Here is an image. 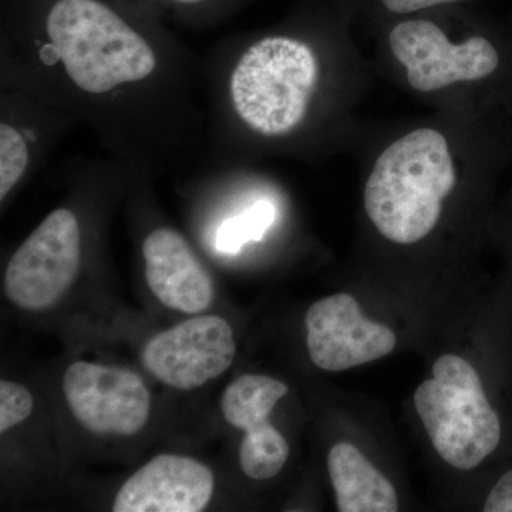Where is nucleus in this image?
Masks as SVG:
<instances>
[{
  "label": "nucleus",
  "mask_w": 512,
  "mask_h": 512,
  "mask_svg": "<svg viewBox=\"0 0 512 512\" xmlns=\"http://www.w3.org/2000/svg\"><path fill=\"white\" fill-rule=\"evenodd\" d=\"M456 184L447 138L434 128H417L377 158L365 187L367 217L387 241L416 244L437 227Z\"/></svg>",
  "instance_id": "obj_2"
},
{
  "label": "nucleus",
  "mask_w": 512,
  "mask_h": 512,
  "mask_svg": "<svg viewBox=\"0 0 512 512\" xmlns=\"http://www.w3.org/2000/svg\"><path fill=\"white\" fill-rule=\"evenodd\" d=\"M289 387L264 375H245L229 384L222 394L225 420L245 431L239 450V464L245 476L265 481L281 473L289 458V444L281 431L269 423L276 403Z\"/></svg>",
  "instance_id": "obj_10"
},
{
  "label": "nucleus",
  "mask_w": 512,
  "mask_h": 512,
  "mask_svg": "<svg viewBox=\"0 0 512 512\" xmlns=\"http://www.w3.org/2000/svg\"><path fill=\"white\" fill-rule=\"evenodd\" d=\"M214 493L211 470L192 458L161 454L121 487L114 512H200Z\"/></svg>",
  "instance_id": "obj_11"
},
{
  "label": "nucleus",
  "mask_w": 512,
  "mask_h": 512,
  "mask_svg": "<svg viewBox=\"0 0 512 512\" xmlns=\"http://www.w3.org/2000/svg\"><path fill=\"white\" fill-rule=\"evenodd\" d=\"M458 2H466V0H379L382 8L392 15H413V13Z\"/></svg>",
  "instance_id": "obj_18"
},
{
  "label": "nucleus",
  "mask_w": 512,
  "mask_h": 512,
  "mask_svg": "<svg viewBox=\"0 0 512 512\" xmlns=\"http://www.w3.org/2000/svg\"><path fill=\"white\" fill-rule=\"evenodd\" d=\"M414 407L434 450L456 470H474L500 447V413L464 357L440 356L433 377L417 387Z\"/></svg>",
  "instance_id": "obj_4"
},
{
  "label": "nucleus",
  "mask_w": 512,
  "mask_h": 512,
  "mask_svg": "<svg viewBox=\"0 0 512 512\" xmlns=\"http://www.w3.org/2000/svg\"><path fill=\"white\" fill-rule=\"evenodd\" d=\"M485 512H512V468L505 471L484 501Z\"/></svg>",
  "instance_id": "obj_17"
},
{
  "label": "nucleus",
  "mask_w": 512,
  "mask_h": 512,
  "mask_svg": "<svg viewBox=\"0 0 512 512\" xmlns=\"http://www.w3.org/2000/svg\"><path fill=\"white\" fill-rule=\"evenodd\" d=\"M306 346L313 365L343 372L375 362L393 352L396 335L370 320L350 293L340 292L313 303L305 316Z\"/></svg>",
  "instance_id": "obj_9"
},
{
  "label": "nucleus",
  "mask_w": 512,
  "mask_h": 512,
  "mask_svg": "<svg viewBox=\"0 0 512 512\" xmlns=\"http://www.w3.org/2000/svg\"><path fill=\"white\" fill-rule=\"evenodd\" d=\"M275 208L271 202L259 201L221 225L217 234V247L225 254H237L247 242L259 241L274 224Z\"/></svg>",
  "instance_id": "obj_14"
},
{
  "label": "nucleus",
  "mask_w": 512,
  "mask_h": 512,
  "mask_svg": "<svg viewBox=\"0 0 512 512\" xmlns=\"http://www.w3.org/2000/svg\"><path fill=\"white\" fill-rule=\"evenodd\" d=\"M319 82L311 46L289 36H269L248 47L229 79V97L238 119L264 137L296 130Z\"/></svg>",
  "instance_id": "obj_3"
},
{
  "label": "nucleus",
  "mask_w": 512,
  "mask_h": 512,
  "mask_svg": "<svg viewBox=\"0 0 512 512\" xmlns=\"http://www.w3.org/2000/svg\"><path fill=\"white\" fill-rule=\"evenodd\" d=\"M389 46L406 69L407 82L420 93L491 79L504 62L500 46L490 37L473 35L453 43L436 22L424 18L397 23L390 30Z\"/></svg>",
  "instance_id": "obj_5"
},
{
  "label": "nucleus",
  "mask_w": 512,
  "mask_h": 512,
  "mask_svg": "<svg viewBox=\"0 0 512 512\" xmlns=\"http://www.w3.org/2000/svg\"><path fill=\"white\" fill-rule=\"evenodd\" d=\"M82 261V235L72 211L59 208L47 215L10 259L5 291L25 311L55 305L73 285Z\"/></svg>",
  "instance_id": "obj_6"
},
{
  "label": "nucleus",
  "mask_w": 512,
  "mask_h": 512,
  "mask_svg": "<svg viewBox=\"0 0 512 512\" xmlns=\"http://www.w3.org/2000/svg\"><path fill=\"white\" fill-rule=\"evenodd\" d=\"M175 2H181V3H195V2H201V0H175Z\"/></svg>",
  "instance_id": "obj_19"
},
{
  "label": "nucleus",
  "mask_w": 512,
  "mask_h": 512,
  "mask_svg": "<svg viewBox=\"0 0 512 512\" xmlns=\"http://www.w3.org/2000/svg\"><path fill=\"white\" fill-rule=\"evenodd\" d=\"M33 397L22 384L0 382V431L5 433L29 419Z\"/></svg>",
  "instance_id": "obj_16"
},
{
  "label": "nucleus",
  "mask_w": 512,
  "mask_h": 512,
  "mask_svg": "<svg viewBox=\"0 0 512 512\" xmlns=\"http://www.w3.org/2000/svg\"><path fill=\"white\" fill-rule=\"evenodd\" d=\"M237 353L234 332L220 316H198L148 340L141 362L160 382L192 390L217 379Z\"/></svg>",
  "instance_id": "obj_8"
},
{
  "label": "nucleus",
  "mask_w": 512,
  "mask_h": 512,
  "mask_svg": "<svg viewBox=\"0 0 512 512\" xmlns=\"http://www.w3.org/2000/svg\"><path fill=\"white\" fill-rule=\"evenodd\" d=\"M143 256L147 284L158 301L184 313L210 308L214 299L211 276L183 235L173 229H156L144 239Z\"/></svg>",
  "instance_id": "obj_12"
},
{
  "label": "nucleus",
  "mask_w": 512,
  "mask_h": 512,
  "mask_svg": "<svg viewBox=\"0 0 512 512\" xmlns=\"http://www.w3.org/2000/svg\"><path fill=\"white\" fill-rule=\"evenodd\" d=\"M63 392L74 419L93 433L134 436L150 417V392L130 370L74 362L64 373Z\"/></svg>",
  "instance_id": "obj_7"
},
{
  "label": "nucleus",
  "mask_w": 512,
  "mask_h": 512,
  "mask_svg": "<svg viewBox=\"0 0 512 512\" xmlns=\"http://www.w3.org/2000/svg\"><path fill=\"white\" fill-rule=\"evenodd\" d=\"M328 471L339 512H394L399 500L394 485L353 444H335Z\"/></svg>",
  "instance_id": "obj_13"
},
{
  "label": "nucleus",
  "mask_w": 512,
  "mask_h": 512,
  "mask_svg": "<svg viewBox=\"0 0 512 512\" xmlns=\"http://www.w3.org/2000/svg\"><path fill=\"white\" fill-rule=\"evenodd\" d=\"M29 165V144L25 136L9 123L0 126V198L8 197Z\"/></svg>",
  "instance_id": "obj_15"
},
{
  "label": "nucleus",
  "mask_w": 512,
  "mask_h": 512,
  "mask_svg": "<svg viewBox=\"0 0 512 512\" xmlns=\"http://www.w3.org/2000/svg\"><path fill=\"white\" fill-rule=\"evenodd\" d=\"M43 49L47 62L89 96L146 83L158 67L146 37L101 0H56L46 15Z\"/></svg>",
  "instance_id": "obj_1"
}]
</instances>
